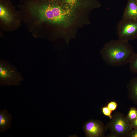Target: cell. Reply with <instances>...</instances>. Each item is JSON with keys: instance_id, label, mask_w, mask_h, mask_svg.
Here are the masks:
<instances>
[{"instance_id": "cell-1", "label": "cell", "mask_w": 137, "mask_h": 137, "mask_svg": "<svg viewBox=\"0 0 137 137\" xmlns=\"http://www.w3.org/2000/svg\"><path fill=\"white\" fill-rule=\"evenodd\" d=\"M135 53L128 42L119 39L112 40L107 42L100 52L105 62L113 67L129 64Z\"/></svg>"}, {"instance_id": "cell-2", "label": "cell", "mask_w": 137, "mask_h": 137, "mask_svg": "<svg viewBox=\"0 0 137 137\" xmlns=\"http://www.w3.org/2000/svg\"><path fill=\"white\" fill-rule=\"evenodd\" d=\"M110 134L107 136L128 137L133 128L131 123L122 113L116 112L106 125Z\"/></svg>"}, {"instance_id": "cell-3", "label": "cell", "mask_w": 137, "mask_h": 137, "mask_svg": "<svg viewBox=\"0 0 137 137\" xmlns=\"http://www.w3.org/2000/svg\"><path fill=\"white\" fill-rule=\"evenodd\" d=\"M23 78L15 67L4 61L0 62V85L1 86L20 85Z\"/></svg>"}, {"instance_id": "cell-4", "label": "cell", "mask_w": 137, "mask_h": 137, "mask_svg": "<svg viewBox=\"0 0 137 137\" xmlns=\"http://www.w3.org/2000/svg\"><path fill=\"white\" fill-rule=\"evenodd\" d=\"M118 39L129 42L137 38V21L122 19L117 24Z\"/></svg>"}, {"instance_id": "cell-5", "label": "cell", "mask_w": 137, "mask_h": 137, "mask_svg": "<svg viewBox=\"0 0 137 137\" xmlns=\"http://www.w3.org/2000/svg\"><path fill=\"white\" fill-rule=\"evenodd\" d=\"M83 129L86 136L88 137H104L107 130L106 126L101 121L93 119L86 122Z\"/></svg>"}, {"instance_id": "cell-6", "label": "cell", "mask_w": 137, "mask_h": 137, "mask_svg": "<svg viewBox=\"0 0 137 137\" xmlns=\"http://www.w3.org/2000/svg\"><path fill=\"white\" fill-rule=\"evenodd\" d=\"M137 21V1L135 0H128L124 10L122 19Z\"/></svg>"}, {"instance_id": "cell-7", "label": "cell", "mask_w": 137, "mask_h": 137, "mask_svg": "<svg viewBox=\"0 0 137 137\" xmlns=\"http://www.w3.org/2000/svg\"><path fill=\"white\" fill-rule=\"evenodd\" d=\"M11 114L5 109L0 110V132H4L9 129L12 125Z\"/></svg>"}, {"instance_id": "cell-8", "label": "cell", "mask_w": 137, "mask_h": 137, "mask_svg": "<svg viewBox=\"0 0 137 137\" xmlns=\"http://www.w3.org/2000/svg\"><path fill=\"white\" fill-rule=\"evenodd\" d=\"M128 98L135 105H137V76L131 79L127 85Z\"/></svg>"}, {"instance_id": "cell-9", "label": "cell", "mask_w": 137, "mask_h": 137, "mask_svg": "<svg viewBox=\"0 0 137 137\" xmlns=\"http://www.w3.org/2000/svg\"><path fill=\"white\" fill-rule=\"evenodd\" d=\"M0 18L5 23L9 24L13 20L12 16L3 1H0Z\"/></svg>"}, {"instance_id": "cell-10", "label": "cell", "mask_w": 137, "mask_h": 137, "mask_svg": "<svg viewBox=\"0 0 137 137\" xmlns=\"http://www.w3.org/2000/svg\"><path fill=\"white\" fill-rule=\"evenodd\" d=\"M130 123H132L137 118V109L134 107L130 108L126 116Z\"/></svg>"}, {"instance_id": "cell-11", "label": "cell", "mask_w": 137, "mask_h": 137, "mask_svg": "<svg viewBox=\"0 0 137 137\" xmlns=\"http://www.w3.org/2000/svg\"><path fill=\"white\" fill-rule=\"evenodd\" d=\"M129 64L131 70L137 74V53L135 54Z\"/></svg>"}, {"instance_id": "cell-12", "label": "cell", "mask_w": 137, "mask_h": 137, "mask_svg": "<svg viewBox=\"0 0 137 137\" xmlns=\"http://www.w3.org/2000/svg\"><path fill=\"white\" fill-rule=\"evenodd\" d=\"M101 111L102 113L105 116H108L111 119L112 116V111L106 106H103L101 108Z\"/></svg>"}, {"instance_id": "cell-13", "label": "cell", "mask_w": 137, "mask_h": 137, "mask_svg": "<svg viewBox=\"0 0 137 137\" xmlns=\"http://www.w3.org/2000/svg\"><path fill=\"white\" fill-rule=\"evenodd\" d=\"M106 106L110 110L113 111L116 109L118 105L116 101H112L108 102Z\"/></svg>"}, {"instance_id": "cell-14", "label": "cell", "mask_w": 137, "mask_h": 137, "mask_svg": "<svg viewBox=\"0 0 137 137\" xmlns=\"http://www.w3.org/2000/svg\"><path fill=\"white\" fill-rule=\"evenodd\" d=\"M128 137H137V128L133 129Z\"/></svg>"}, {"instance_id": "cell-15", "label": "cell", "mask_w": 137, "mask_h": 137, "mask_svg": "<svg viewBox=\"0 0 137 137\" xmlns=\"http://www.w3.org/2000/svg\"><path fill=\"white\" fill-rule=\"evenodd\" d=\"M131 124L133 129L137 128V118Z\"/></svg>"}, {"instance_id": "cell-16", "label": "cell", "mask_w": 137, "mask_h": 137, "mask_svg": "<svg viewBox=\"0 0 137 137\" xmlns=\"http://www.w3.org/2000/svg\"><path fill=\"white\" fill-rule=\"evenodd\" d=\"M135 0L137 1V0Z\"/></svg>"}]
</instances>
